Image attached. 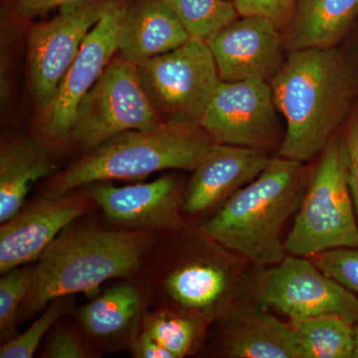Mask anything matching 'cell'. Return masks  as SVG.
<instances>
[{"label": "cell", "mask_w": 358, "mask_h": 358, "mask_svg": "<svg viewBox=\"0 0 358 358\" xmlns=\"http://www.w3.org/2000/svg\"><path fill=\"white\" fill-rule=\"evenodd\" d=\"M270 85L287 122L278 157L303 164L324 150L358 102V68L338 47L289 52Z\"/></svg>", "instance_id": "1"}, {"label": "cell", "mask_w": 358, "mask_h": 358, "mask_svg": "<svg viewBox=\"0 0 358 358\" xmlns=\"http://www.w3.org/2000/svg\"><path fill=\"white\" fill-rule=\"evenodd\" d=\"M78 221L63 230L33 266L20 320L42 313L55 299L96 294L105 282L133 277L154 248V232L108 229Z\"/></svg>", "instance_id": "2"}, {"label": "cell", "mask_w": 358, "mask_h": 358, "mask_svg": "<svg viewBox=\"0 0 358 358\" xmlns=\"http://www.w3.org/2000/svg\"><path fill=\"white\" fill-rule=\"evenodd\" d=\"M306 190L303 162L272 157L253 181L235 192L199 230L224 248L268 267L286 256L282 232Z\"/></svg>", "instance_id": "3"}, {"label": "cell", "mask_w": 358, "mask_h": 358, "mask_svg": "<svg viewBox=\"0 0 358 358\" xmlns=\"http://www.w3.org/2000/svg\"><path fill=\"white\" fill-rule=\"evenodd\" d=\"M213 143L200 124L189 122H162L152 128L124 131L52 176L42 197L61 196L96 182L143 178L166 169L193 171Z\"/></svg>", "instance_id": "4"}, {"label": "cell", "mask_w": 358, "mask_h": 358, "mask_svg": "<svg viewBox=\"0 0 358 358\" xmlns=\"http://www.w3.org/2000/svg\"><path fill=\"white\" fill-rule=\"evenodd\" d=\"M187 242L173 260L155 271V291L164 307L192 313L208 324L227 319L246 289L240 256L200 230Z\"/></svg>", "instance_id": "5"}, {"label": "cell", "mask_w": 358, "mask_h": 358, "mask_svg": "<svg viewBox=\"0 0 358 358\" xmlns=\"http://www.w3.org/2000/svg\"><path fill=\"white\" fill-rule=\"evenodd\" d=\"M339 248H358L341 129L322 150L285 240L287 253L305 258Z\"/></svg>", "instance_id": "6"}, {"label": "cell", "mask_w": 358, "mask_h": 358, "mask_svg": "<svg viewBox=\"0 0 358 358\" xmlns=\"http://www.w3.org/2000/svg\"><path fill=\"white\" fill-rule=\"evenodd\" d=\"M162 122L138 67L117 52L80 102L69 141L87 154L117 134Z\"/></svg>", "instance_id": "7"}, {"label": "cell", "mask_w": 358, "mask_h": 358, "mask_svg": "<svg viewBox=\"0 0 358 358\" xmlns=\"http://www.w3.org/2000/svg\"><path fill=\"white\" fill-rule=\"evenodd\" d=\"M136 67L141 84L164 122L199 124L221 82L208 44L195 37Z\"/></svg>", "instance_id": "8"}, {"label": "cell", "mask_w": 358, "mask_h": 358, "mask_svg": "<svg viewBox=\"0 0 358 358\" xmlns=\"http://www.w3.org/2000/svg\"><path fill=\"white\" fill-rule=\"evenodd\" d=\"M252 299L288 317L292 326L327 315L358 322L357 294L305 257L289 254L281 262L264 268L252 284Z\"/></svg>", "instance_id": "9"}, {"label": "cell", "mask_w": 358, "mask_h": 358, "mask_svg": "<svg viewBox=\"0 0 358 358\" xmlns=\"http://www.w3.org/2000/svg\"><path fill=\"white\" fill-rule=\"evenodd\" d=\"M278 112L268 82L221 81L199 124L214 143L268 154L284 138Z\"/></svg>", "instance_id": "10"}, {"label": "cell", "mask_w": 358, "mask_h": 358, "mask_svg": "<svg viewBox=\"0 0 358 358\" xmlns=\"http://www.w3.org/2000/svg\"><path fill=\"white\" fill-rule=\"evenodd\" d=\"M108 0H88L59 8L51 20L27 33V66L33 98L40 109L50 105L92 28L102 17Z\"/></svg>", "instance_id": "11"}, {"label": "cell", "mask_w": 358, "mask_h": 358, "mask_svg": "<svg viewBox=\"0 0 358 358\" xmlns=\"http://www.w3.org/2000/svg\"><path fill=\"white\" fill-rule=\"evenodd\" d=\"M129 0H108L102 17L87 35L50 105L44 109L40 131L45 143L69 141L82 99L119 52L120 33Z\"/></svg>", "instance_id": "12"}, {"label": "cell", "mask_w": 358, "mask_h": 358, "mask_svg": "<svg viewBox=\"0 0 358 358\" xmlns=\"http://www.w3.org/2000/svg\"><path fill=\"white\" fill-rule=\"evenodd\" d=\"M85 192L95 201L106 217L124 230L178 234L185 230L182 211L183 192L171 174L148 183L114 186L96 182Z\"/></svg>", "instance_id": "13"}, {"label": "cell", "mask_w": 358, "mask_h": 358, "mask_svg": "<svg viewBox=\"0 0 358 358\" xmlns=\"http://www.w3.org/2000/svg\"><path fill=\"white\" fill-rule=\"evenodd\" d=\"M96 204L85 190L58 197H41L21 209L0 227V273L38 260L68 226L84 217Z\"/></svg>", "instance_id": "14"}, {"label": "cell", "mask_w": 358, "mask_h": 358, "mask_svg": "<svg viewBox=\"0 0 358 358\" xmlns=\"http://www.w3.org/2000/svg\"><path fill=\"white\" fill-rule=\"evenodd\" d=\"M274 21L239 15L207 40L221 81L270 82L285 60L284 36Z\"/></svg>", "instance_id": "15"}, {"label": "cell", "mask_w": 358, "mask_h": 358, "mask_svg": "<svg viewBox=\"0 0 358 358\" xmlns=\"http://www.w3.org/2000/svg\"><path fill=\"white\" fill-rule=\"evenodd\" d=\"M268 152L214 143L193 169L183 192L182 211L199 215L220 207L270 164Z\"/></svg>", "instance_id": "16"}, {"label": "cell", "mask_w": 358, "mask_h": 358, "mask_svg": "<svg viewBox=\"0 0 358 358\" xmlns=\"http://www.w3.org/2000/svg\"><path fill=\"white\" fill-rule=\"evenodd\" d=\"M225 320L220 343L222 357L301 358L294 327L258 303H240Z\"/></svg>", "instance_id": "17"}, {"label": "cell", "mask_w": 358, "mask_h": 358, "mask_svg": "<svg viewBox=\"0 0 358 358\" xmlns=\"http://www.w3.org/2000/svg\"><path fill=\"white\" fill-rule=\"evenodd\" d=\"M192 38L162 0H129L120 33L119 53L134 64L174 50Z\"/></svg>", "instance_id": "18"}, {"label": "cell", "mask_w": 358, "mask_h": 358, "mask_svg": "<svg viewBox=\"0 0 358 358\" xmlns=\"http://www.w3.org/2000/svg\"><path fill=\"white\" fill-rule=\"evenodd\" d=\"M148 289L138 282H121L79 308L78 320L90 339L108 348L129 345L141 329Z\"/></svg>", "instance_id": "19"}, {"label": "cell", "mask_w": 358, "mask_h": 358, "mask_svg": "<svg viewBox=\"0 0 358 358\" xmlns=\"http://www.w3.org/2000/svg\"><path fill=\"white\" fill-rule=\"evenodd\" d=\"M357 21L358 0H296L282 33L285 48L338 47Z\"/></svg>", "instance_id": "20"}, {"label": "cell", "mask_w": 358, "mask_h": 358, "mask_svg": "<svg viewBox=\"0 0 358 358\" xmlns=\"http://www.w3.org/2000/svg\"><path fill=\"white\" fill-rule=\"evenodd\" d=\"M52 169L50 148L44 141L22 136L2 138L0 222H6L21 210L33 186Z\"/></svg>", "instance_id": "21"}, {"label": "cell", "mask_w": 358, "mask_h": 358, "mask_svg": "<svg viewBox=\"0 0 358 358\" xmlns=\"http://www.w3.org/2000/svg\"><path fill=\"white\" fill-rule=\"evenodd\" d=\"M209 324L192 313L162 306L145 312L141 327L157 339L173 358H182L199 350Z\"/></svg>", "instance_id": "22"}, {"label": "cell", "mask_w": 358, "mask_h": 358, "mask_svg": "<svg viewBox=\"0 0 358 358\" xmlns=\"http://www.w3.org/2000/svg\"><path fill=\"white\" fill-rule=\"evenodd\" d=\"M355 324L343 317L327 315L293 326L301 358H353Z\"/></svg>", "instance_id": "23"}, {"label": "cell", "mask_w": 358, "mask_h": 358, "mask_svg": "<svg viewBox=\"0 0 358 358\" xmlns=\"http://www.w3.org/2000/svg\"><path fill=\"white\" fill-rule=\"evenodd\" d=\"M181 21L190 36L207 41L212 35L236 20L231 0H162Z\"/></svg>", "instance_id": "24"}, {"label": "cell", "mask_w": 358, "mask_h": 358, "mask_svg": "<svg viewBox=\"0 0 358 358\" xmlns=\"http://www.w3.org/2000/svg\"><path fill=\"white\" fill-rule=\"evenodd\" d=\"M33 268L21 266L1 275L0 279V341L2 343L18 336L20 310L33 279Z\"/></svg>", "instance_id": "25"}, {"label": "cell", "mask_w": 358, "mask_h": 358, "mask_svg": "<svg viewBox=\"0 0 358 358\" xmlns=\"http://www.w3.org/2000/svg\"><path fill=\"white\" fill-rule=\"evenodd\" d=\"M71 296H62L50 301L42 310L38 319L22 334L11 341L2 343L0 348L1 358H31L52 327L68 312L71 307Z\"/></svg>", "instance_id": "26"}, {"label": "cell", "mask_w": 358, "mask_h": 358, "mask_svg": "<svg viewBox=\"0 0 358 358\" xmlns=\"http://www.w3.org/2000/svg\"><path fill=\"white\" fill-rule=\"evenodd\" d=\"M310 259L324 274L358 296V248L329 250Z\"/></svg>", "instance_id": "27"}, {"label": "cell", "mask_w": 358, "mask_h": 358, "mask_svg": "<svg viewBox=\"0 0 358 358\" xmlns=\"http://www.w3.org/2000/svg\"><path fill=\"white\" fill-rule=\"evenodd\" d=\"M99 353L81 334L68 327H57L47 341L41 357L94 358Z\"/></svg>", "instance_id": "28"}, {"label": "cell", "mask_w": 358, "mask_h": 358, "mask_svg": "<svg viewBox=\"0 0 358 358\" xmlns=\"http://www.w3.org/2000/svg\"><path fill=\"white\" fill-rule=\"evenodd\" d=\"M348 186L358 220V102L341 128Z\"/></svg>", "instance_id": "29"}, {"label": "cell", "mask_w": 358, "mask_h": 358, "mask_svg": "<svg viewBox=\"0 0 358 358\" xmlns=\"http://www.w3.org/2000/svg\"><path fill=\"white\" fill-rule=\"evenodd\" d=\"M239 15H259L282 28L289 20L296 0H231Z\"/></svg>", "instance_id": "30"}, {"label": "cell", "mask_w": 358, "mask_h": 358, "mask_svg": "<svg viewBox=\"0 0 358 358\" xmlns=\"http://www.w3.org/2000/svg\"><path fill=\"white\" fill-rule=\"evenodd\" d=\"M11 13L18 20H30L45 15L55 8L88 1V0H4Z\"/></svg>", "instance_id": "31"}, {"label": "cell", "mask_w": 358, "mask_h": 358, "mask_svg": "<svg viewBox=\"0 0 358 358\" xmlns=\"http://www.w3.org/2000/svg\"><path fill=\"white\" fill-rule=\"evenodd\" d=\"M129 348L134 358H173L171 353L141 327Z\"/></svg>", "instance_id": "32"}, {"label": "cell", "mask_w": 358, "mask_h": 358, "mask_svg": "<svg viewBox=\"0 0 358 358\" xmlns=\"http://www.w3.org/2000/svg\"><path fill=\"white\" fill-rule=\"evenodd\" d=\"M357 27V30L353 32L352 40H350V46H348V50H345L348 54V57L352 59V62L357 65L358 68V21L355 24V28ZM353 30V29H352Z\"/></svg>", "instance_id": "33"}, {"label": "cell", "mask_w": 358, "mask_h": 358, "mask_svg": "<svg viewBox=\"0 0 358 358\" xmlns=\"http://www.w3.org/2000/svg\"><path fill=\"white\" fill-rule=\"evenodd\" d=\"M355 352H353V358H358V322L355 324Z\"/></svg>", "instance_id": "34"}]
</instances>
